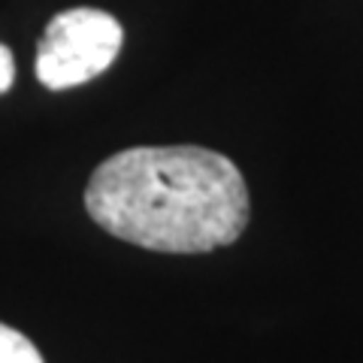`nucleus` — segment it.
<instances>
[{"label": "nucleus", "mask_w": 363, "mask_h": 363, "mask_svg": "<svg viewBox=\"0 0 363 363\" xmlns=\"http://www.w3.org/2000/svg\"><path fill=\"white\" fill-rule=\"evenodd\" d=\"M85 209L121 242L206 255L242 236L252 203L230 157L203 145H133L88 179Z\"/></svg>", "instance_id": "1"}, {"label": "nucleus", "mask_w": 363, "mask_h": 363, "mask_svg": "<svg viewBox=\"0 0 363 363\" xmlns=\"http://www.w3.org/2000/svg\"><path fill=\"white\" fill-rule=\"evenodd\" d=\"M124 28L94 6H73L52 16L37 45V79L49 91L85 85L118 58Z\"/></svg>", "instance_id": "2"}, {"label": "nucleus", "mask_w": 363, "mask_h": 363, "mask_svg": "<svg viewBox=\"0 0 363 363\" xmlns=\"http://www.w3.org/2000/svg\"><path fill=\"white\" fill-rule=\"evenodd\" d=\"M0 363H45L40 348L16 327L0 324Z\"/></svg>", "instance_id": "3"}, {"label": "nucleus", "mask_w": 363, "mask_h": 363, "mask_svg": "<svg viewBox=\"0 0 363 363\" xmlns=\"http://www.w3.org/2000/svg\"><path fill=\"white\" fill-rule=\"evenodd\" d=\"M16 82V58L9 52V45L0 43V94H6Z\"/></svg>", "instance_id": "4"}]
</instances>
